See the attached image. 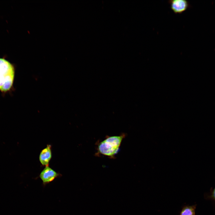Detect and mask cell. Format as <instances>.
I'll return each mask as SVG.
<instances>
[{
  "label": "cell",
  "instance_id": "cell-1",
  "mask_svg": "<svg viewBox=\"0 0 215 215\" xmlns=\"http://www.w3.org/2000/svg\"><path fill=\"white\" fill-rule=\"evenodd\" d=\"M125 136L124 134H122L107 136L98 144V153L110 158H114Z\"/></svg>",
  "mask_w": 215,
  "mask_h": 215
},
{
  "label": "cell",
  "instance_id": "cell-2",
  "mask_svg": "<svg viewBox=\"0 0 215 215\" xmlns=\"http://www.w3.org/2000/svg\"><path fill=\"white\" fill-rule=\"evenodd\" d=\"M171 10L175 14H181L191 7L189 2L185 0L168 1Z\"/></svg>",
  "mask_w": 215,
  "mask_h": 215
},
{
  "label": "cell",
  "instance_id": "cell-3",
  "mask_svg": "<svg viewBox=\"0 0 215 215\" xmlns=\"http://www.w3.org/2000/svg\"><path fill=\"white\" fill-rule=\"evenodd\" d=\"M59 176L56 171L48 166H46L40 173L39 177L44 186L53 181Z\"/></svg>",
  "mask_w": 215,
  "mask_h": 215
},
{
  "label": "cell",
  "instance_id": "cell-4",
  "mask_svg": "<svg viewBox=\"0 0 215 215\" xmlns=\"http://www.w3.org/2000/svg\"><path fill=\"white\" fill-rule=\"evenodd\" d=\"M51 157V146L48 145L41 152L39 156V160L42 165L47 166L48 165Z\"/></svg>",
  "mask_w": 215,
  "mask_h": 215
},
{
  "label": "cell",
  "instance_id": "cell-5",
  "mask_svg": "<svg viewBox=\"0 0 215 215\" xmlns=\"http://www.w3.org/2000/svg\"><path fill=\"white\" fill-rule=\"evenodd\" d=\"M12 73H14L13 66L6 60L0 58V75L6 76Z\"/></svg>",
  "mask_w": 215,
  "mask_h": 215
},
{
  "label": "cell",
  "instance_id": "cell-6",
  "mask_svg": "<svg viewBox=\"0 0 215 215\" xmlns=\"http://www.w3.org/2000/svg\"><path fill=\"white\" fill-rule=\"evenodd\" d=\"M14 77V73L7 75L5 76L4 82L0 89L2 92H6L10 90L12 87Z\"/></svg>",
  "mask_w": 215,
  "mask_h": 215
},
{
  "label": "cell",
  "instance_id": "cell-7",
  "mask_svg": "<svg viewBox=\"0 0 215 215\" xmlns=\"http://www.w3.org/2000/svg\"><path fill=\"white\" fill-rule=\"evenodd\" d=\"M196 205L184 206L180 211L179 215H195Z\"/></svg>",
  "mask_w": 215,
  "mask_h": 215
},
{
  "label": "cell",
  "instance_id": "cell-8",
  "mask_svg": "<svg viewBox=\"0 0 215 215\" xmlns=\"http://www.w3.org/2000/svg\"><path fill=\"white\" fill-rule=\"evenodd\" d=\"M5 76L0 75V89L4 82Z\"/></svg>",
  "mask_w": 215,
  "mask_h": 215
}]
</instances>
